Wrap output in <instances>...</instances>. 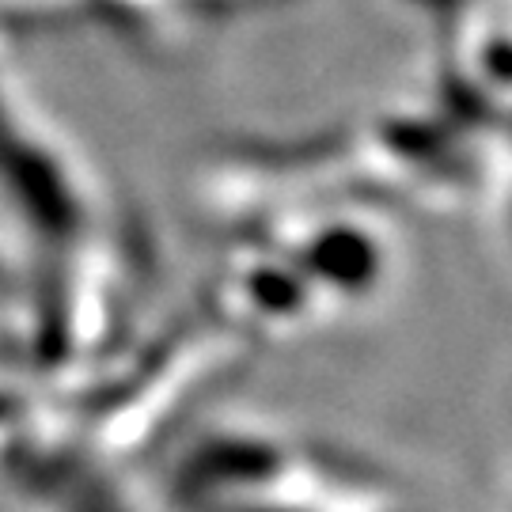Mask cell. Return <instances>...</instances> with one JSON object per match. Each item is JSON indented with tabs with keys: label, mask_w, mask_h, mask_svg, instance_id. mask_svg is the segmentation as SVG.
I'll use <instances>...</instances> for the list:
<instances>
[{
	"label": "cell",
	"mask_w": 512,
	"mask_h": 512,
	"mask_svg": "<svg viewBox=\"0 0 512 512\" xmlns=\"http://www.w3.org/2000/svg\"><path fill=\"white\" fill-rule=\"evenodd\" d=\"M391 251L384 236L361 220H327L304 251V277H311L327 300H368L384 289Z\"/></svg>",
	"instance_id": "cell-1"
}]
</instances>
